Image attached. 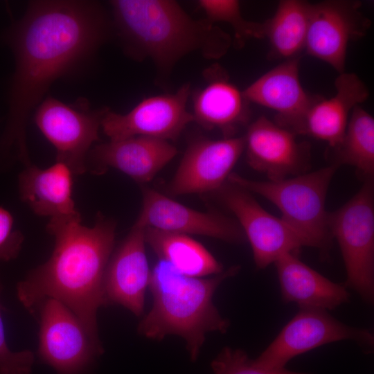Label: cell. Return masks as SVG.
Here are the masks:
<instances>
[{"label": "cell", "mask_w": 374, "mask_h": 374, "mask_svg": "<svg viewBox=\"0 0 374 374\" xmlns=\"http://www.w3.org/2000/svg\"><path fill=\"white\" fill-rule=\"evenodd\" d=\"M107 21L90 1H33L11 26L6 42L15 56L2 152L15 151L29 162L26 127L28 116L51 84L90 58L105 41Z\"/></svg>", "instance_id": "1"}, {"label": "cell", "mask_w": 374, "mask_h": 374, "mask_svg": "<svg viewBox=\"0 0 374 374\" xmlns=\"http://www.w3.org/2000/svg\"><path fill=\"white\" fill-rule=\"evenodd\" d=\"M49 220L46 230L55 238L51 256L18 283L17 298L29 310L48 299L60 301L91 341L103 347L97 312L107 305L104 277L114 251L116 224L100 213L91 227L81 223V216Z\"/></svg>", "instance_id": "2"}, {"label": "cell", "mask_w": 374, "mask_h": 374, "mask_svg": "<svg viewBox=\"0 0 374 374\" xmlns=\"http://www.w3.org/2000/svg\"><path fill=\"white\" fill-rule=\"evenodd\" d=\"M110 3L127 49L139 58L151 59L163 71L190 53L220 58L233 43L220 27L207 19L192 18L174 1L115 0Z\"/></svg>", "instance_id": "3"}, {"label": "cell", "mask_w": 374, "mask_h": 374, "mask_svg": "<svg viewBox=\"0 0 374 374\" xmlns=\"http://www.w3.org/2000/svg\"><path fill=\"white\" fill-rule=\"evenodd\" d=\"M240 270L239 265H233L211 277L197 278L159 260L151 271L148 287L152 305L139 322L138 332L156 341L170 335L181 337L190 359L195 362L207 333H226L229 328L230 321L221 315L213 297L219 286Z\"/></svg>", "instance_id": "4"}, {"label": "cell", "mask_w": 374, "mask_h": 374, "mask_svg": "<svg viewBox=\"0 0 374 374\" xmlns=\"http://www.w3.org/2000/svg\"><path fill=\"white\" fill-rule=\"evenodd\" d=\"M339 166L334 163L278 181L252 180L231 172L227 181L274 204L281 213L280 218L301 238L305 247L318 249L321 258H326L332 236L326 199Z\"/></svg>", "instance_id": "5"}, {"label": "cell", "mask_w": 374, "mask_h": 374, "mask_svg": "<svg viewBox=\"0 0 374 374\" xmlns=\"http://www.w3.org/2000/svg\"><path fill=\"white\" fill-rule=\"evenodd\" d=\"M332 238L339 244L346 288L368 305L374 301V190L373 179L341 208L329 213Z\"/></svg>", "instance_id": "6"}, {"label": "cell", "mask_w": 374, "mask_h": 374, "mask_svg": "<svg viewBox=\"0 0 374 374\" xmlns=\"http://www.w3.org/2000/svg\"><path fill=\"white\" fill-rule=\"evenodd\" d=\"M343 340L355 341L365 354L373 351L374 335L371 330L348 326L326 310L299 308L296 314L253 362L264 368L283 369L298 355Z\"/></svg>", "instance_id": "7"}, {"label": "cell", "mask_w": 374, "mask_h": 374, "mask_svg": "<svg viewBox=\"0 0 374 374\" xmlns=\"http://www.w3.org/2000/svg\"><path fill=\"white\" fill-rule=\"evenodd\" d=\"M105 111H91L85 103L67 105L49 96L39 105L34 121L55 147L56 161L65 163L73 175H80L87 171L88 154L99 139Z\"/></svg>", "instance_id": "8"}, {"label": "cell", "mask_w": 374, "mask_h": 374, "mask_svg": "<svg viewBox=\"0 0 374 374\" xmlns=\"http://www.w3.org/2000/svg\"><path fill=\"white\" fill-rule=\"evenodd\" d=\"M103 353L66 305L53 299L41 304L38 355L57 374H82Z\"/></svg>", "instance_id": "9"}, {"label": "cell", "mask_w": 374, "mask_h": 374, "mask_svg": "<svg viewBox=\"0 0 374 374\" xmlns=\"http://www.w3.org/2000/svg\"><path fill=\"white\" fill-rule=\"evenodd\" d=\"M216 193L236 217L251 244L257 269H263L280 256L295 253L305 247L301 238L281 218L265 211L249 191L226 181Z\"/></svg>", "instance_id": "10"}, {"label": "cell", "mask_w": 374, "mask_h": 374, "mask_svg": "<svg viewBox=\"0 0 374 374\" xmlns=\"http://www.w3.org/2000/svg\"><path fill=\"white\" fill-rule=\"evenodd\" d=\"M355 0H326L312 3L304 52L345 72L351 42L365 36L371 22Z\"/></svg>", "instance_id": "11"}, {"label": "cell", "mask_w": 374, "mask_h": 374, "mask_svg": "<svg viewBox=\"0 0 374 374\" xmlns=\"http://www.w3.org/2000/svg\"><path fill=\"white\" fill-rule=\"evenodd\" d=\"M189 94L186 84L175 93L145 98L125 114L106 109L100 127L112 141L138 136L175 139L194 121L186 108Z\"/></svg>", "instance_id": "12"}, {"label": "cell", "mask_w": 374, "mask_h": 374, "mask_svg": "<svg viewBox=\"0 0 374 374\" xmlns=\"http://www.w3.org/2000/svg\"><path fill=\"white\" fill-rule=\"evenodd\" d=\"M244 146V136L194 141L168 186V193L179 195L216 192L227 181Z\"/></svg>", "instance_id": "13"}, {"label": "cell", "mask_w": 374, "mask_h": 374, "mask_svg": "<svg viewBox=\"0 0 374 374\" xmlns=\"http://www.w3.org/2000/svg\"><path fill=\"white\" fill-rule=\"evenodd\" d=\"M134 224L163 231L211 237L230 243L246 240L236 221L216 212L194 210L148 188L143 190L142 208Z\"/></svg>", "instance_id": "14"}, {"label": "cell", "mask_w": 374, "mask_h": 374, "mask_svg": "<svg viewBox=\"0 0 374 374\" xmlns=\"http://www.w3.org/2000/svg\"><path fill=\"white\" fill-rule=\"evenodd\" d=\"M247 161L270 181L303 174L310 160V146L296 134L265 116L251 123L244 136Z\"/></svg>", "instance_id": "15"}, {"label": "cell", "mask_w": 374, "mask_h": 374, "mask_svg": "<svg viewBox=\"0 0 374 374\" xmlns=\"http://www.w3.org/2000/svg\"><path fill=\"white\" fill-rule=\"evenodd\" d=\"M300 58L283 61L242 91L249 103L275 112V123L296 135L309 109L321 98L303 88L299 77Z\"/></svg>", "instance_id": "16"}, {"label": "cell", "mask_w": 374, "mask_h": 374, "mask_svg": "<svg viewBox=\"0 0 374 374\" xmlns=\"http://www.w3.org/2000/svg\"><path fill=\"white\" fill-rule=\"evenodd\" d=\"M150 274L145 228L134 224L107 264L103 284L107 305H121L136 317L142 315Z\"/></svg>", "instance_id": "17"}, {"label": "cell", "mask_w": 374, "mask_h": 374, "mask_svg": "<svg viewBox=\"0 0 374 374\" xmlns=\"http://www.w3.org/2000/svg\"><path fill=\"white\" fill-rule=\"evenodd\" d=\"M168 141L133 136L95 145L87 159V170L102 174L109 167L126 174L136 181H150L177 154Z\"/></svg>", "instance_id": "18"}, {"label": "cell", "mask_w": 374, "mask_h": 374, "mask_svg": "<svg viewBox=\"0 0 374 374\" xmlns=\"http://www.w3.org/2000/svg\"><path fill=\"white\" fill-rule=\"evenodd\" d=\"M274 264L284 303L328 311L350 302V294L344 283L329 280L303 262L295 253L280 256Z\"/></svg>", "instance_id": "19"}, {"label": "cell", "mask_w": 374, "mask_h": 374, "mask_svg": "<svg viewBox=\"0 0 374 374\" xmlns=\"http://www.w3.org/2000/svg\"><path fill=\"white\" fill-rule=\"evenodd\" d=\"M335 87L333 96L321 97L309 109L299 134L323 141L332 149L341 143L353 109L369 96L365 83L354 73H339Z\"/></svg>", "instance_id": "20"}, {"label": "cell", "mask_w": 374, "mask_h": 374, "mask_svg": "<svg viewBox=\"0 0 374 374\" xmlns=\"http://www.w3.org/2000/svg\"><path fill=\"white\" fill-rule=\"evenodd\" d=\"M207 75V84L194 95L193 119L206 129L220 130L224 138L233 137L249 119V103L220 67Z\"/></svg>", "instance_id": "21"}, {"label": "cell", "mask_w": 374, "mask_h": 374, "mask_svg": "<svg viewBox=\"0 0 374 374\" xmlns=\"http://www.w3.org/2000/svg\"><path fill=\"white\" fill-rule=\"evenodd\" d=\"M73 172L56 161L46 168L30 163L19 175L21 199L39 216L59 219L81 216L72 197Z\"/></svg>", "instance_id": "22"}, {"label": "cell", "mask_w": 374, "mask_h": 374, "mask_svg": "<svg viewBox=\"0 0 374 374\" xmlns=\"http://www.w3.org/2000/svg\"><path fill=\"white\" fill-rule=\"evenodd\" d=\"M145 240L160 260L184 275L203 278L224 271L221 263L188 235L145 228Z\"/></svg>", "instance_id": "23"}, {"label": "cell", "mask_w": 374, "mask_h": 374, "mask_svg": "<svg viewBox=\"0 0 374 374\" xmlns=\"http://www.w3.org/2000/svg\"><path fill=\"white\" fill-rule=\"evenodd\" d=\"M312 6L306 1H280L274 15L263 22L271 59L285 61L299 57L304 51Z\"/></svg>", "instance_id": "24"}, {"label": "cell", "mask_w": 374, "mask_h": 374, "mask_svg": "<svg viewBox=\"0 0 374 374\" xmlns=\"http://www.w3.org/2000/svg\"><path fill=\"white\" fill-rule=\"evenodd\" d=\"M338 166H351L366 180L374 174V118L360 105L352 111L344 137L334 149Z\"/></svg>", "instance_id": "25"}, {"label": "cell", "mask_w": 374, "mask_h": 374, "mask_svg": "<svg viewBox=\"0 0 374 374\" xmlns=\"http://www.w3.org/2000/svg\"><path fill=\"white\" fill-rule=\"evenodd\" d=\"M199 4L206 19L215 24L226 23L233 30L235 43L238 46L251 39L264 38L263 22L244 19L240 11V3L235 0H201Z\"/></svg>", "instance_id": "26"}, {"label": "cell", "mask_w": 374, "mask_h": 374, "mask_svg": "<svg viewBox=\"0 0 374 374\" xmlns=\"http://www.w3.org/2000/svg\"><path fill=\"white\" fill-rule=\"evenodd\" d=\"M215 374H312L283 369H267L255 364L253 359L240 348L224 347L211 362Z\"/></svg>", "instance_id": "27"}, {"label": "cell", "mask_w": 374, "mask_h": 374, "mask_svg": "<svg viewBox=\"0 0 374 374\" xmlns=\"http://www.w3.org/2000/svg\"><path fill=\"white\" fill-rule=\"evenodd\" d=\"M1 285L0 283V293ZM35 357L28 350L12 351L6 342L0 305V374H31Z\"/></svg>", "instance_id": "28"}, {"label": "cell", "mask_w": 374, "mask_h": 374, "mask_svg": "<svg viewBox=\"0 0 374 374\" xmlns=\"http://www.w3.org/2000/svg\"><path fill=\"white\" fill-rule=\"evenodd\" d=\"M24 240L22 233L15 227L12 213L0 206V262L16 258Z\"/></svg>", "instance_id": "29"}]
</instances>
